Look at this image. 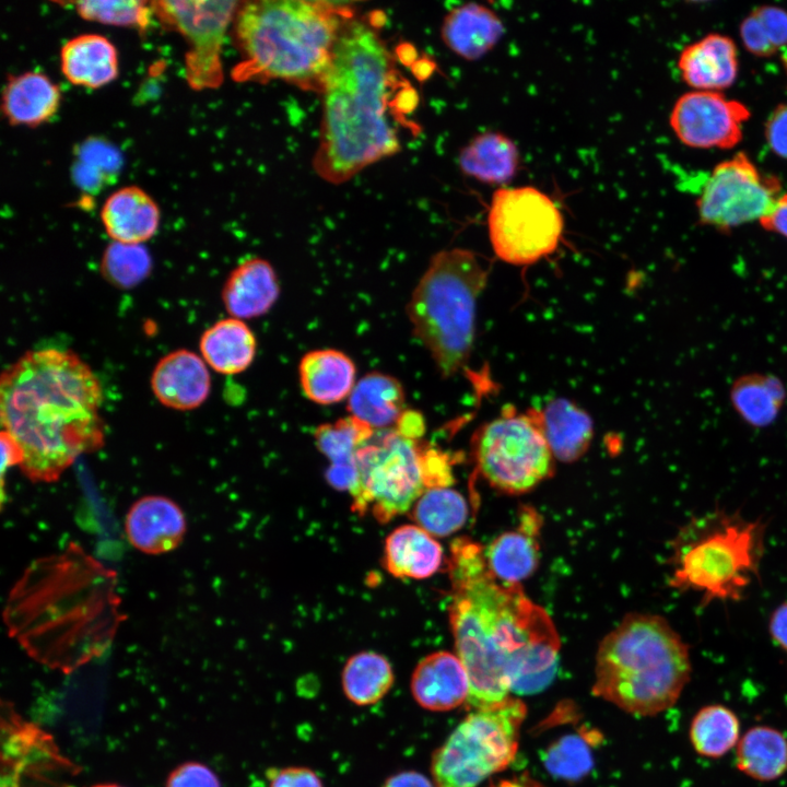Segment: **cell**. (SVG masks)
Listing matches in <instances>:
<instances>
[{
	"label": "cell",
	"instance_id": "1",
	"mask_svg": "<svg viewBox=\"0 0 787 787\" xmlns=\"http://www.w3.org/2000/svg\"><path fill=\"white\" fill-rule=\"evenodd\" d=\"M450 579L448 615L455 654L465 666L470 693L467 706L486 707L516 694H533L554 678L560 636L549 613L521 584L497 579L484 549L459 538L447 561Z\"/></svg>",
	"mask_w": 787,
	"mask_h": 787
},
{
	"label": "cell",
	"instance_id": "2",
	"mask_svg": "<svg viewBox=\"0 0 787 787\" xmlns=\"http://www.w3.org/2000/svg\"><path fill=\"white\" fill-rule=\"evenodd\" d=\"M101 383L73 351L25 352L0 377V420L21 447L22 472L54 482L84 454L104 446Z\"/></svg>",
	"mask_w": 787,
	"mask_h": 787
},
{
	"label": "cell",
	"instance_id": "3",
	"mask_svg": "<svg viewBox=\"0 0 787 787\" xmlns=\"http://www.w3.org/2000/svg\"><path fill=\"white\" fill-rule=\"evenodd\" d=\"M116 575L70 543L31 564L4 609L9 633L36 661L64 673L102 655L122 615Z\"/></svg>",
	"mask_w": 787,
	"mask_h": 787
},
{
	"label": "cell",
	"instance_id": "4",
	"mask_svg": "<svg viewBox=\"0 0 787 787\" xmlns=\"http://www.w3.org/2000/svg\"><path fill=\"white\" fill-rule=\"evenodd\" d=\"M401 85L391 56L374 28L348 22L321 91L322 120L314 158L319 176L341 184L400 150L392 121L413 109L391 99Z\"/></svg>",
	"mask_w": 787,
	"mask_h": 787
},
{
	"label": "cell",
	"instance_id": "5",
	"mask_svg": "<svg viewBox=\"0 0 787 787\" xmlns=\"http://www.w3.org/2000/svg\"><path fill=\"white\" fill-rule=\"evenodd\" d=\"M352 10L326 1L246 2L237 9L234 36L240 60L237 82L282 80L321 92L333 51Z\"/></svg>",
	"mask_w": 787,
	"mask_h": 787
},
{
	"label": "cell",
	"instance_id": "6",
	"mask_svg": "<svg viewBox=\"0 0 787 787\" xmlns=\"http://www.w3.org/2000/svg\"><path fill=\"white\" fill-rule=\"evenodd\" d=\"M692 676L689 645L661 615L632 612L600 642L591 693L636 716L677 704Z\"/></svg>",
	"mask_w": 787,
	"mask_h": 787
},
{
	"label": "cell",
	"instance_id": "7",
	"mask_svg": "<svg viewBox=\"0 0 787 787\" xmlns=\"http://www.w3.org/2000/svg\"><path fill=\"white\" fill-rule=\"evenodd\" d=\"M766 524L721 508L692 517L671 542L670 586L701 603L740 601L760 576Z\"/></svg>",
	"mask_w": 787,
	"mask_h": 787
},
{
	"label": "cell",
	"instance_id": "8",
	"mask_svg": "<svg viewBox=\"0 0 787 787\" xmlns=\"http://www.w3.org/2000/svg\"><path fill=\"white\" fill-rule=\"evenodd\" d=\"M488 272L463 248L435 254L412 291L407 315L413 334L428 351L442 376L467 364L475 333L478 298Z\"/></svg>",
	"mask_w": 787,
	"mask_h": 787
},
{
	"label": "cell",
	"instance_id": "9",
	"mask_svg": "<svg viewBox=\"0 0 787 787\" xmlns=\"http://www.w3.org/2000/svg\"><path fill=\"white\" fill-rule=\"evenodd\" d=\"M526 715V704L513 696L472 709L432 755L435 787H478L506 768L517 753Z\"/></svg>",
	"mask_w": 787,
	"mask_h": 787
},
{
	"label": "cell",
	"instance_id": "10",
	"mask_svg": "<svg viewBox=\"0 0 787 787\" xmlns=\"http://www.w3.org/2000/svg\"><path fill=\"white\" fill-rule=\"evenodd\" d=\"M428 448L395 427L374 433L356 454L352 510L361 516L369 512L379 522H388L412 508L431 488Z\"/></svg>",
	"mask_w": 787,
	"mask_h": 787
},
{
	"label": "cell",
	"instance_id": "11",
	"mask_svg": "<svg viewBox=\"0 0 787 787\" xmlns=\"http://www.w3.org/2000/svg\"><path fill=\"white\" fill-rule=\"evenodd\" d=\"M480 473L496 490L526 493L554 472V457L532 413L504 412L474 438Z\"/></svg>",
	"mask_w": 787,
	"mask_h": 787
},
{
	"label": "cell",
	"instance_id": "12",
	"mask_svg": "<svg viewBox=\"0 0 787 787\" xmlns=\"http://www.w3.org/2000/svg\"><path fill=\"white\" fill-rule=\"evenodd\" d=\"M563 216L554 201L530 186L500 188L488 214L491 246L504 262L532 265L551 255L563 234Z\"/></svg>",
	"mask_w": 787,
	"mask_h": 787
},
{
	"label": "cell",
	"instance_id": "13",
	"mask_svg": "<svg viewBox=\"0 0 787 787\" xmlns=\"http://www.w3.org/2000/svg\"><path fill=\"white\" fill-rule=\"evenodd\" d=\"M780 183L739 152L714 167L696 201L700 223L728 232L762 220L780 196Z\"/></svg>",
	"mask_w": 787,
	"mask_h": 787
},
{
	"label": "cell",
	"instance_id": "14",
	"mask_svg": "<svg viewBox=\"0 0 787 787\" xmlns=\"http://www.w3.org/2000/svg\"><path fill=\"white\" fill-rule=\"evenodd\" d=\"M239 3L235 1H154L153 12L180 33L189 48L185 77L193 90L215 89L223 81L221 49L228 24Z\"/></svg>",
	"mask_w": 787,
	"mask_h": 787
},
{
	"label": "cell",
	"instance_id": "15",
	"mask_svg": "<svg viewBox=\"0 0 787 787\" xmlns=\"http://www.w3.org/2000/svg\"><path fill=\"white\" fill-rule=\"evenodd\" d=\"M748 107L720 92L692 91L673 105L670 126L677 138L695 149H731L742 139Z\"/></svg>",
	"mask_w": 787,
	"mask_h": 787
},
{
	"label": "cell",
	"instance_id": "16",
	"mask_svg": "<svg viewBox=\"0 0 787 787\" xmlns=\"http://www.w3.org/2000/svg\"><path fill=\"white\" fill-rule=\"evenodd\" d=\"M186 529V516L180 506L162 495H146L137 500L125 519V531L130 544L150 555L177 549Z\"/></svg>",
	"mask_w": 787,
	"mask_h": 787
},
{
	"label": "cell",
	"instance_id": "17",
	"mask_svg": "<svg viewBox=\"0 0 787 787\" xmlns=\"http://www.w3.org/2000/svg\"><path fill=\"white\" fill-rule=\"evenodd\" d=\"M151 389L160 403L169 409H196L211 390L207 363L187 349L172 351L156 363L151 375Z\"/></svg>",
	"mask_w": 787,
	"mask_h": 787
},
{
	"label": "cell",
	"instance_id": "18",
	"mask_svg": "<svg viewBox=\"0 0 787 787\" xmlns=\"http://www.w3.org/2000/svg\"><path fill=\"white\" fill-rule=\"evenodd\" d=\"M410 690L424 709L447 712L467 703L470 681L455 653L435 651L422 658L413 669Z\"/></svg>",
	"mask_w": 787,
	"mask_h": 787
},
{
	"label": "cell",
	"instance_id": "19",
	"mask_svg": "<svg viewBox=\"0 0 787 787\" xmlns=\"http://www.w3.org/2000/svg\"><path fill=\"white\" fill-rule=\"evenodd\" d=\"M678 68L683 81L695 91L720 92L737 79V46L726 35L707 34L681 51Z\"/></svg>",
	"mask_w": 787,
	"mask_h": 787
},
{
	"label": "cell",
	"instance_id": "20",
	"mask_svg": "<svg viewBox=\"0 0 787 787\" xmlns=\"http://www.w3.org/2000/svg\"><path fill=\"white\" fill-rule=\"evenodd\" d=\"M540 526L539 515L525 507L518 527L500 535L484 549L488 567L497 579L520 584L535 573L540 560Z\"/></svg>",
	"mask_w": 787,
	"mask_h": 787
},
{
	"label": "cell",
	"instance_id": "21",
	"mask_svg": "<svg viewBox=\"0 0 787 787\" xmlns=\"http://www.w3.org/2000/svg\"><path fill=\"white\" fill-rule=\"evenodd\" d=\"M279 295L275 270L262 258H250L239 263L228 274L222 289L226 312L240 320L266 315Z\"/></svg>",
	"mask_w": 787,
	"mask_h": 787
},
{
	"label": "cell",
	"instance_id": "22",
	"mask_svg": "<svg viewBox=\"0 0 787 787\" xmlns=\"http://www.w3.org/2000/svg\"><path fill=\"white\" fill-rule=\"evenodd\" d=\"M554 459L572 463L588 450L594 437L591 416L566 398L551 400L542 410H531Z\"/></svg>",
	"mask_w": 787,
	"mask_h": 787
},
{
	"label": "cell",
	"instance_id": "23",
	"mask_svg": "<svg viewBox=\"0 0 787 787\" xmlns=\"http://www.w3.org/2000/svg\"><path fill=\"white\" fill-rule=\"evenodd\" d=\"M356 367L345 353L336 349L313 350L298 363V380L304 396L317 404L338 403L351 395Z\"/></svg>",
	"mask_w": 787,
	"mask_h": 787
},
{
	"label": "cell",
	"instance_id": "24",
	"mask_svg": "<svg viewBox=\"0 0 787 787\" xmlns=\"http://www.w3.org/2000/svg\"><path fill=\"white\" fill-rule=\"evenodd\" d=\"M101 219L114 242L141 244L156 233L160 210L144 190L128 186L116 190L106 199L101 210Z\"/></svg>",
	"mask_w": 787,
	"mask_h": 787
},
{
	"label": "cell",
	"instance_id": "25",
	"mask_svg": "<svg viewBox=\"0 0 787 787\" xmlns=\"http://www.w3.org/2000/svg\"><path fill=\"white\" fill-rule=\"evenodd\" d=\"M384 566L398 578L424 579L442 566L444 552L435 538L415 525L396 528L385 540Z\"/></svg>",
	"mask_w": 787,
	"mask_h": 787
},
{
	"label": "cell",
	"instance_id": "26",
	"mask_svg": "<svg viewBox=\"0 0 787 787\" xmlns=\"http://www.w3.org/2000/svg\"><path fill=\"white\" fill-rule=\"evenodd\" d=\"M348 411L373 430L392 428L407 411L403 386L391 375L371 372L356 381Z\"/></svg>",
	"mask_w": 787,
	"mask_h": 787
},
{
	"label": "cell",
	"instance_id": "27",
	"mask_svg": "<svg viewBox=\"0 0 787 787\" xmlns=\"http://www.w3.org/2000/svg\"><path fill=\"white\" fill-rule=\"evenodd\" d=\"M60 98L59 87L47 75L27 71L8 79L1 109L11 125L35 127L56 114Z\"/></svg>",
	"mask_w": 787,
	"mask_h": 787
},
{
	"label": "cell",
	"instance_id": "28",
	"mask_svg": "<svg viewBox=\"0 0 787 787\" xmlns=\"http://www.w3.org/2000/svg\"><path fill=\"white\" fill-rule=\"evenodd\" d=\"M61 71L69 82L101 87L118 74L117 50L98 34H82L68 40L60 52Z\"/></svg>",
	"mask_w": 787,
	"mask_h": 787
},
{
	"label": "cell",
	"instance_id": "29",
	"mask_svg": "<svg viewBox=\"0 0 787 787\" xmlns=\"http://www.w3.org/2000/svg\"><path fill=\"white\" fill-rule=\"evenodd\" d=\"M199 349L202 359L213 371L235 375L246 371L254 362L257 340L243 320L228 317L203 331Z\"/></svg>",
	"mask_w": 787,
	"mask_h": 787
},
{
	"label": "cell",
	"instance_id": "30",
	"mask_svg": "<svg viewBox=\"0 0 787 787\" xmlns=\"http://www.w3.org/2000/svg\"><path fill=\"white\" fill-rule=\"evenodd\" d=\"M503 34V24L490 9L469 3L450 11L444 20V43L460 57L474 60L486 54Z\"/></svg>",
	"mask_w": 787,
	"mask_h": 787
},
{
	"label": "cell",
	"instance_id": "31",
	"mask_svg": "<svg viewBox=\"0 0 787 787\" xmlns=\"http://www.w3.org/2000/svg\"><path fill=\"white\" fill-rule=\"evenodd\" d=\"M736 767L757 782H773L787 772V738L775 727L749 728L736 747Z\"/></svg>",
	"mask_w": 787,
	"mask_h": 787
},
{
	"label": "cell",
	"instance_id": "32",
	"mask_svg": "<svg viewBox=\"0 0 787 787\" xmlns=\"http://www.w3.org/2000/svg\"><path fill=\"white\" fill-rule=\"evenodd\" d=\"M729 398L741 420L750 426L761 428L771 425L778 418L786 401V388L774 375L745 374L732 383Z\"/></svg>",
	"mask_w": 787,
	"mask_h": 787
},
{
	"label": "cell",
	"instance_id": "33",
	"mask_svg": "<svg viewBox=\"0 0 787 787\" xmlns=\"http://www.w3.org/2000/svg\"><path fill=\"white\" fill-rule=\"evenodd\" d=\"M459 164L469 176L483 183L502 184L514 176L518 166V151L504 134L484 132L461 151Z\"/></svg>",
	"mask_w": 787,
	"mask_h": 787
},
{
	"label": "cell",
	"instance_id": "34",
	"mask_svg": "<svg viewBox=\"0 0 787 787\" xmlns=\"http://www.w3.org/2000/svg\"><path fill=\"white\" fill-rule=\"evenodd\" d=\"M395 682L390 661L372 650L351 656L341 673L345 697L356 706H369L384 698Z\"/></svg>",
	"mask_w": 787,
	"mask_h": 787
},
{
	"label": "cell",
	"instance_id": "35",
	"mask_svg": "<svg viewBox=\"0 0 787 787\" xmlns=\"http://www.w3.org/2000/svg\"><path fill=\"white\" fill-rule=\"evenodd\" d=\"M689 739L698 755L720 759L736 748L740 740L739 718L725 705L703 706L692 717Z\"/></svg>",
	"mask_w": 787,
	"mask_h": 787
},
{
	"label": "cell",
	"instance_id": "36",
	"mask_svg": "<svg viewBox=\"0 0 787 787\" xmlns=\"http://www.w3.org/2000/svg\"><path fill=\"white\" fill-rule=\"evenodd\" d=\"M468 515L463 495L448 486L427 489L411 512L415 524L433 537H446L460 530Z\"/></svg>",
	"mask_w": 787,
	"mask_h": 787
},
{
	"label": "cell",
	"instance_id": "37",
	"mask_svg": "<svg viewBox=\"0 0 787 787\" xmlns=\"http://www.w3.org/2000/svg\"><path fill=\"white\" fill-rule=\"evenodd\" d=\"M375 431L349 415L319 425L314 434L315 445L332 466H355L359 449Z\"/></svg>",
	"mask_w": 787,
	"mask_h": 787
},
{
	"label": "cell",
	"instance_id": "38",
	"mask_svg": "<svg viewBox=\"0 0 787 787\" xmlns=\"http://www.w3.org/2000/svg\"><path fill=\"white\" fill-rule=\"evenodd\" d=\"M740 37L750 54L775 55L787 45V12L773 5L755 8L742 21Z\"/></svg>",
	"mask_w": 787,
	"mask_h": 787
},
{
	"label": "cell",
	"instance_id": "39",
	"mask_svg": "<svg viewBox=\"0 0 787 787\" xmlns=\"http://www.w3.org/2000/svg\"><path fill=\"white\" fill-rule=\"evenodd\" d=\"M152 259L141 244L113 242L104 251L101 272L106 281L119 289H132L151 272Z\"/></svg>",
	"mask_w": 787,
	"mask_h": 787
},
{
	"label": "cell",
	"instance_id": "40",
	"mask_svg": "<svg viewBox=\"0 0 787 787\" xmlns=\"http://www.w3.org/2000/svg\"><path fill=\"white\" fill-rule=\"evenodd\" d=\"M78 14L87 21L143 31L153 13L152 2L134 0H87L74 3Z\"/></svg>",
	"mask_w": 787,
	"mask_h": 787
},
{
	"label": "cell",
	"instance_id": "41",
	"mask_svg": "<svg viewBox=\"0 0 787 787\" xmlns=\"http://www.w3.org/2000/svg\"><path fill=\"white\" fill-rule=\"evenodd\" d=\"M120 163L117 151L101 140H89L78 150V162L73 177L78 185L87 190H97L102 181L113 177Z\"/></svg>",
	"mask_w": 787,
	"mask_h": 787
},
{
	"label": "cell",
	"instance_id": "42",
	"mask_svg": "<svg viewBox=\"0 0 787 787\" xmlns=\"http://www.w3.org/2000/svg\"><path fill=\"white\" fill-rule=\"evenodd\" d=\"M544 765L554 776L578 779L592 767V756L584 739L568 735L559 739L548 749Z\"/></svg>",
	"mask_w": 787,
	"mask_h": 787
},
{
	"label": "cell",
	"instance_id": "43",
	"mask_svg": "<svg viewBox=\"0 0 787 787\" xmlns=\"http://www.w3.org/2000/svg\"><path fill=\"white\" fill-rule=\"evenodd\" d=\"M165 787H222V785L209 766L197 761H187L168 774Z\"/></svg>",
	"mask_w": 787,
	"mask_h": 787
},
{
	"label": "cell",
	"instance_id": "44",
	"mask_svg": "<svg viewBox=\"0 0 787 787\" xmlns=\"http://www.w3.org/2000/svg\"><path fill=\"white\" fill-rule=\"evenodd\" d=\"M268 787H324L318 774L306 766L269 767Z\"/></svg>",
	"mask_w": 787,
	"mask_h": 787
},
{
	"label": "cell",
	"instance_id": "45",
	"mask_svg": "<svg viewBox=\"0 0 787 787\" xmlns=\"http://www.w3.org/2000/svg\"><path fill=\"white\" fill-rule=\"evenodd\" d=\"M765 139L770 149L787 160V104H780L768 116Z\"/></svg>",
	"mask_w": 787,
	"mask_h": 787
},
{
	"label": "cell",
	"instance_id": "46",
	"mask_svg": "<svg viewBox=\"0 0 787 787\" xmlns=\"http://www.w3.org/2000/svg\"><path fill=\"white\" fill-rule=\"evenodd\" d=\"M762 227L787 238V193L780 195L772 210L760 220Z\"/></svg>",
	"mask_w": 787,
	"mask_h": 787
},
{
	"label": "cell",
	"instance_id": "47",
	"mask_svg": "<svg viewBox=\"0 0 787 787\" xmlns=\"http://www.w3.org/2000/svg\"><path fill=\"white\" fill-rule=\"evenodd\" d=\"M1 442V492L3 498L4 493V473L14 466H21L23 462V451L19 444L4 431L0 433Z\"/></svg>",
	"mask_w": 787,
	"mask_h": 787
},
{
	"label": "cell",
	"instance_id": "48",
	"mask_svg": "<svg viewBox=\"0 0 787 787\" xmlns=\"http://www.w3.org/2000/svg\"><path fill=\"white\" fill-rule=\"evenodd\" d=\"M381 787H435V784L424 774L408 770L390 775Z\"/></svg>",
	"mask_w": 787,
	"mask_h": 787
},
{
	"label": "cell",
	"instance_id": "49",
	"mask_svg": "<svg viewBox=\"0 0 787 787\" xmlns=\"http://www.w3.org/2000/svg\"><path fill=\"white\" fill-rule=\"evenodd\" d=\"M770 635L787 653V602L779 604L770 618Z\"/></svg>",
	"mask_w": 787,
	"mask_h": 787
},
{
	"label": "cell",
	"instance_id": "50",
	"mask_svg": "<svg viewBox=\"0 0 787 787\" xmlns=\"http://www.w3.org/2000/svg\"><path fill=\"white\" fill-rule=\"evenodd\" d=\"M92 787H124V786H120V785L114 784V783H103V784H96Z\"/></svg>",
	"mask_w": 787,
	"mask_h": 787
},
{
	"label": "cell",
	"instance_id": "51",
	"mask_svg": "<svg viewBox=\"0 0 787 787\" xmlns=\"http://www.w3.org/2000/svg\"><path fill=\"white\" fill-rule=\"evenodd\" d=\"M785 64H786V70H787V57L785 58Z\"/></svg>",
	"mask_w": 787,
	"mask_h": 787
}]
</instances>
